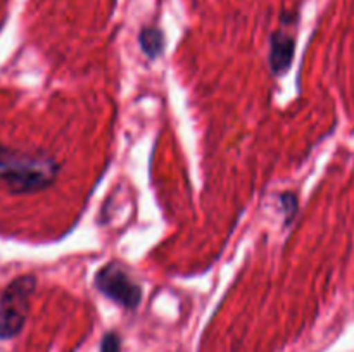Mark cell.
Here are the masks:
<instances>
[{
  "instance_id": "cell-3",
  "label": "cell",
  "mask_w": 354,
  "mask_h": 352,
  "mask_svg": "<svg viewBox=\"0 0 354 352\" xmlns=\"http://www.w3.org/2000/svg\"><path fill=\"white\" fill-rule=\"evenodd\" d=\"M93 286L111 302L127 311H135L142 302L144 290L131 278L120 261L106 262L93 276Z\"/></svg>"
},
{
  "instance_id": "cell-4",
  "label": "cell",
  "mask_w": 354,
  "mask_h": 352,
  "mask_svg": "<svg viewBox=\"0 0 354 352\" xmlns=\"http://www.w3.org/2000/svg\"><path fill=\"white\" fill-rule=\"evenodd\" d=\"M296 54V40L286 30L273 31L270 37V69L275 76H282L289 71Z\"/></svg>"
},
{
  "instance_id": "cell-6",
  "label": "cell",
  "mask_w": 354,
  "mask_h": 352,
  "mask_svg": "<svg viewBox=\"0 0 354 352\" xmlns=\"http://www.w3.org/2000/svg\"><path fill=\"white\" fill-rule=\"evenodd\" d=\"M280 209L283 211V217H286V224L292 223V219L296 217L297 211H299V200L294 192H283L279 197Z\"/></svg>"
},
{
  "instance_id": "cell-5",
  "label": "cell",
  "mask_w": 354,
  "mask_h": 352,
  "mask_svg": "<svg viewBox=\"0 0 354 352\" xmlns=\"http://www.w3.org/2000/svg\"><path fill=\"white\" fill-rule=\"evenodd\" d=\"M138 45L145 57L158 59L165 52V33L156 26L142 28L138 33Z\"/></svg>"
},
{
  "instance_id": "cell-1",
  "label": "cell",
  "mask_w": 354,
  "mask_h": 352,
  "mask_svg": "<svg viewBox=\"0 0 354 352\" xmlns=\"http://www.w3.org/2000/svg\"><path fill=\"white\" fill-rule=\"evenodd\" d=\"M59 162L44 152H24L0 145V182L12 193H37L55 183Z\"/></svg>"
},
{
  "instance_id": "cell-2",
  "label": "cell",
  "mask_w": 354,
  "mask_h": 352,
  "mask_svg": "<svg viewBox=\"0 0 354 352\" xmlns=\"http://www.w3.org/2000/svg\"><path fill=\"white\" fill-rule=\"evenodd\" d=\"M35 290V275L17 276L6 286L0 295V340H9L23 331Z\"/></svg>"
},
{
  "instance_id": "cell-7",
  "label": "cell",
  "mask_w": 354,
  "mask_h": 352,
  "mask_svg": "<svg viewBox=\"0 0 354 352\" xmlns=\"http://www.w3.org/2000/svg\"><path fill=\"white\" fill-rule=\"evenodd\" d=\"M121 338L116 331H107L100 340V352H120Z\"/></svg>"
}]
</instances>
